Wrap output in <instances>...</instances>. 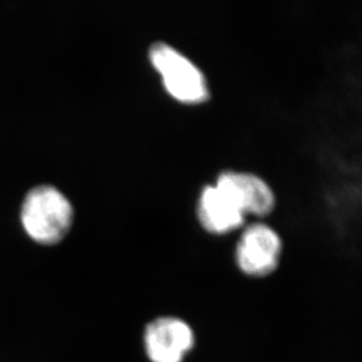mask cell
Wrapping results in <instances>:
<instances>
[{"mask_svg":"<svg viewBox=\"0 0 362 362\" xmlns=\"http://www.w3.org/2000/svg\"><path fill=\"white\" fill-rule=\"evenodd\" d=\"M199 222L209 233H230L242 226L244 212L218 185H208L202 189L197 205Z\"/></svg>","mask_w":362,"mask_h":362,"instance_id":"6","label":"cell"},{"mask_svg":"<svg viewBox=\"0 0 362 362\" xmlns=\"http://www.w3.org/2000/svg\"><path fill=\"white\" fill-rule=\"evenodd\" d=\"M72 218V205L54 187L41 185L25 197L21 221L28 235L37 242H59L69 231Z\"/></svg>","mask_w":362,"mask_h":362,"instance_id":"1","label":"cell"},{"mask_svg":"<svg viewBox=\"0 0 362 362\" xmlns=\"http://www.w3.org/2000/svg\"><path fill=\"white\" fill-rule=\"evenodd\" d=\"M144 341L151 362H183L194 349L195 333L182 319L161 317L148 324Z\"/></svg>","mask_w":362,"mask_h":362,"instance_id":"4","label":"cell"},{"mask_svg":"<svg viewBox=\"0 0 362 362\" xmlns=\"http://www.w3.org/2000/svg\"><path fill=\"white\" fill-rule=\"evenodd\" d=\"M281 240L271 226L255 223L242 233L236 247V263L240 271L252 277H263L277 269Z\"/></svg>","mask_w":362,"mask_h":362,"instance_id":"3","label":"cell"},{"mask_svg":"<svg viewBox=\"0 0 362 362\" xmlns=\"http://www.w3.org/2000/svg\"><path fill=\"white\" fill-rule=\"evenodd\" d=\"M216 185L233 199L244 214L265 215L274 209V192L257 175L245 171H223L218 175Z\"/></svg>","mask_w":362,"mask_h":362,"instance_id":"5","label":"cell"},{"mask_svg":"<svg viewBox=\"0 0 362 362\" xmlns=\"http://www.w3.org/2000/svg\"><path fill=\"white\" fill-rule=\"evenodd\" d=\"M154 69L161 74L167 92L187 103H203L210 95L208 82L199 66L171 45L156 41L148 52Z\"/></svg>","mask_w":362,"mask_h":362,"instance_id":"2","label":"cell"}]
</instances>
